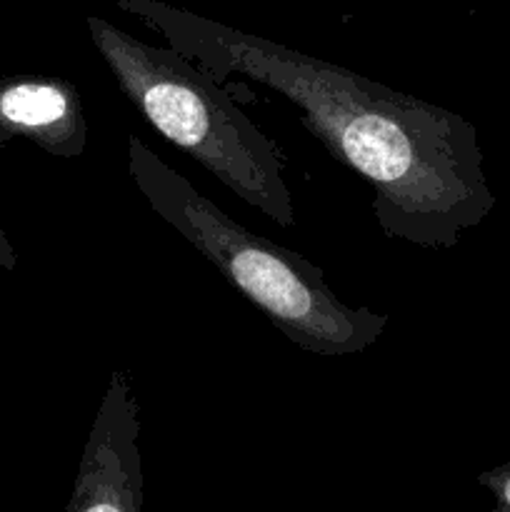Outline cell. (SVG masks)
<instances>
[{
  "label": "cell",
  "mask_w": 510,
  "mask_h": 512,
  "mask_svg": "<svg viewBox=\"0 0 510 512\" xmlns=\"http://www.w3.org/2000/svg\"><path fill=\"white\" fill-rule=\"evenodd\" d=\"M115 5L215 78L245 75L298 105L305 128L373 188L388 238L455 248L495 208L478 130L463 115L165 0Z\"/></svg>",
  "instance_id": "6da1fadb"
},
{
  "label": "cell",
  "mask_w": 510,
  "mask_h": 512,
  "mask_svg": "<svg viewBox=\"0 0 510 512\" xmlns=\"http://www.w3.org/2000/svg\"><path fill=\"white\" fill-rule=\"evenodd\" d=\"M128 170L153 213L300 350L328 358L358 355L383 335L388 315L345 305L318 265L235 223L135 135L128 138Z\"/></svg>",
  "instance_id": "7a4b0ae2"
},
{
  "label": "cell",
  "mask_w": 510,
  "mask_h": 512,
  "mask_svg": "<svg viewBox=\"0 0 510 512\" xmlns=\"http://www.w3.org/2000/svg\"><path fill=\"white\" fill-rule=\"evenodd\" d=\"M88 30L118 88L165 140L280 228H293L295 205L278 145L213 75L175 48L143 43L98 15H88Z\"/></svg>",
  "instance_id": "3957f363"
},
{
  "label": "cell",
  "mask_w": 510,
  "mask_h": 512,
  "mask_svg": "<svg viewBox=\"0 0 510 512\" xmlns=\"http://www.w3.org/2000/svg\"><path fill=\"white\" fill-rule=\"evenodd\" d=\"M140 405L125 370H113L90 428L65 512H143Z\"/></svg>",
  "instance_id": "277c9868"
},
{
  "label": "cell",
  "mask_w": 510,
  "mask_h": 512,
  "mask_svg": "<svg viewBox=\"0 0 510 512\" xmlns=\"http://www.w3.org/2000/svg\"><path fill=\"white\" fill-rule=\"evenodd\" d=\"M80 93L63 78L0 80V138H25L58 158L85 150Z\"/></svg>",
  "instance_id": "5b68a950"
},
{
  "label": "cell",
  "mask_w": 510,
  "mask_h": 512,
  "mask_svg": "<svg viewBox=\"0 0 510 512\" xmlns=\"http://www.w3.org/2000/svg\"><path fill=\"white\" fill-rule=\"evenodd\" d=\"M478 483L493 495L495 505L488 512H510V463L478 475Z\"/></svg>",
  "instance_id": "8992f818"
}]
</instances>
